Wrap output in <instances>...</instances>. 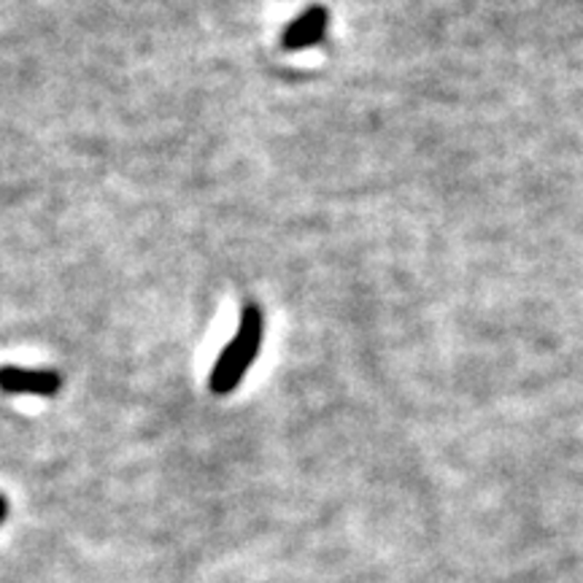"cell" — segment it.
Wrapping results in <instances>:
<instances>
[{"label":"cell","mask_w":583,"mask_h":583,"mask_svg":"<svg viewBox=\"0 0 583 583\" xmlns=\"http://www.w3.org/2000/svg\"><path fill=\"white\" fill-rule=\"evenodd\" d=\"M262 338H265V316H262L260 305H247L238 319L235 335L224 346L219 360L214 362L209 375V389L214 394H230L247 379L249 368L257 360L262 349Z\"/></svg>","instance_id":"obj_1"},{"label":"cell","mask_w":583,"mask_h":583,"mask_svg":"<svg viewBox=\"0 0 583 583\" xmlns=\"http://www.w3.org/2000/svg\"><path fill=\"white\" fill-rule=\"evenodd\" d=\"M3 516H6V497L0 494V522H3Z\"/></svg>","instance_id":"obj_4"},{"label":"cell","mask_w":583,"mask_h":583,"mask_svg":"<svg viewBox=\"0 0 583 583\" xmlns=\"http://www.w3.org/2000/svg\"><path fill=\"white\" fill-rule=\"evenodd\" d=\"M330 30V11L324 6H309L305 11H300L294 20L287 24V30L281 33V47L287 52H303V49L316 47L319 41L328 36Z\"/></svg>","instance_id":"obj_3"},{"label":"cell","mask_w":583,"mask_h":583,"mask_svg":"<svg viewBox=\"0 0 583 583\" xmlns=\"http://www.w3.org/2000/svg\"><path fill=\"white\" fill-rule=\"evenodd\" d=\"M60 373L47 368L0 365V392L24 394V398H54L60 392Z\"/></svg>","instance_id":"obj_2"}]
</instances>
